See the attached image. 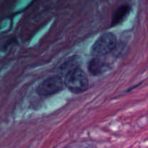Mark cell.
I'll return each instance as SVG.
<instances>
[{
	"mask_svg": "<svg viewBox=\"0 0 148 148\" xmlns=\"http://www.w3.org/2000/svg\"><path fill=\"white\" fill-rule=\"evenodd\" d=\"M64 83L71 92L75 94L85 92L89 85L86 73L79 67L67 71L64 74Z\"/></svg>",
	"mask_w": 148,
	"mask_h": 148,
	"instance_id": "obj_1",
	"label": "cell"
},
{
	"mask_svg": "<svg viewBox=\"0 0 148 148\" xmlns=\"http://www.w3.org/2000/svg\"><path fill=\"white\" fill-rule=\"evenodd\" d=\"M117 44L116 37L112 33H106L100 36L91 48V53L95 56H102L114 51Z\"/></svg>",
	"mask_w": 148,
	"mask_h": 148,
	"instance_id": "obj_2",
	"label": "cell"
},
{
	"mask_svg": "<svg viewBox=\"0 0 148 148\" xmlns=\"http://www.w3.org/2000/svg\"><path fill=\"white\" fill-rule=\"evenodd\" d=\"M64 81L60 75H53L40 82L36 88V92L41 96L53 95L62 90Z\"/></svg>",
	"mask_w": 148,
	"mask_h": 148,
	"instance_id": "obj_3",
	"label": "cell"
},
{
	"mask_svg": "<svg viewBox=\"0 0 148 148\" xmlns=\"http://www.w3.org/2000/svg\"><path fill=\"white\" fill-rule=\"evenodd\" d=\"M111 68L109 63L101 59V56H95V58L90 60L88 65V71L94 76L102 75L108 72Z\"/></svg>",
	"mask_w": 148,
	"mask_h": 148,
	"instance_id": "obj_4",
	"label": "cell"
},
{
	"mask_svg": "<svg viewBox=\"0 0 148 148\" xmlns=\"http://www.w3.org/2000/svg\"><path fill=\"white\" fill-rule=\"evenodd\" d=\"M131 11V7L130 5L124 4L119 7L113 13L112 20H111V27L117 25L122 23L130 14Z\"/></svg>",
	"mask_w": 148,
	"mask_h": 148,
	"instance_id": "obj_5",
	"label": "cell"
},
{
	"mask_svg": "<svg viewBox=\"0 0 148 148\" xmlns=\"http://www.w3.org/2000/svg\"><path fill=\"white\" fill-rule=\"evenodd\" d=\"M81 60L80 57L78 56H74L68 59L62 66L59 67V69L64 74L66 73L67 71L70 69H74V68L79 67V64H80Z\"/></svg>",
	"mask_w": 148,
	"mask_h": 148,
	"instance_id": "obj_6",
	"label": "cell"
}]
</instances>
